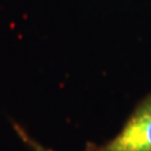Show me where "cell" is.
Masks as SVG:
<instances>
[{
    "mask_svg": "<svg viewBox=\"0 0 151 151\" xmlns=\"http://www.w3.org/2000/svg\"><path fill=\"white\" fill-rule=\"evenodd\" d=\"M86 151H151V94L137 106L113 139L102 146L88 145Z\"/></svg>",
    "mask_w": 151,
    "mask_h": 151,
    "instance_id": "1",
    "label": "cell"
},
{
    "mask_svg": "<svg viewBox=\"0 0 151 151\" xmlns=\"http://www.w3.org/2000/svg\"><path fill=\"white\" fill-rule=\"evenodd\" d=\"M14 127H15V130H16L17 134L20 137V139H22L29 148H32L34 151H52L50 149H47L46 147H43L40 143H38L36 140H34L32 137L28 134L27 132L22 129V128H20L18 124H15Z\"/></svg>",
    "mask_w": 151,
    "mask_h": 151,
    "instance_id": "2",
    "label": "cell"
}]
</instances>
